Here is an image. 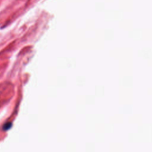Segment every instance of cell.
<instances>
[{
    "label": "cell",
    "instance_id": "1",
    "mask_svg": "<svg viewBox=\"0 0 152 152\" xmlns=\"http://www.w3.org/2000/svg\"><path fill=\"white\" fill-rule=\"evenodd\" d=\"M12 122H6L2 126V129L4 131H8V130H9L12 127Z\"/></svg>",
    "mask_w": 152,
    "mask_h": 152
}]
</instances>
